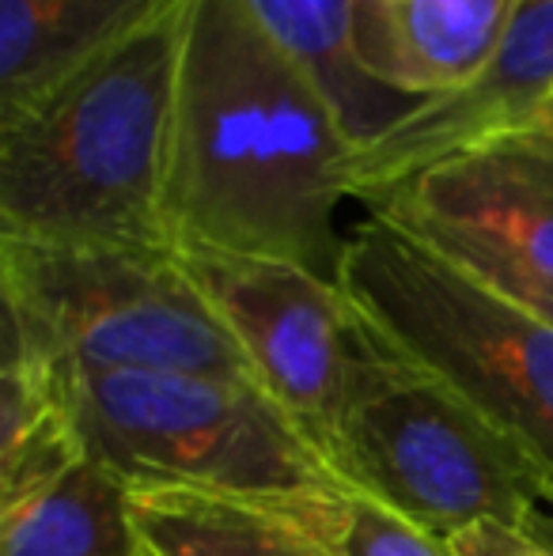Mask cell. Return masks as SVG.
<instances>
[{
    "label": "cell",
    "instance_id": "3957f363",
    "mask_svg": "<svg viewBox=\"0 0 553 556\" xmlns=\"http://www.w3.org/2000/svg\"><path fill=\"white\" fill-rule=\"evenodd\" d=\"M326 466L440 542L478 522L531 527L553 504L550 469L368 318Z\"/></svg>",
    "mask_w": 553,
    "mask_h": 556
},
{
    "label": "cell",
    "instance_id": "ffe728a7",
    "mask_svg": "<svg viewBox=\"0 0 553 556\" xmlns=\"http://www.w3.org/2000/svg\"><path fill=\"white\" fill-rule=\"evenodd\" d=\"M137 556H152V553H148V549H144V545H140V553H137Z\"/></svg>",
    "mask_w": 553,
    "mask_h": 556
},
{
    "label": "cell",
    "instance_id": "52a82bcc",
    "mask_svg": "<svg viewBox=\"0 0 553 556\" xmlns=\"http://www.w3.org/2000/svg\"><path fill=\"white\" fill-rule=\"evenodd\" d=\"M175 250L243 349L254 382L326 458L364 337V318L345 288L280 257L193 242Z\"/></svg>",
    "mask_w": 553,
    "mask_h": 556
},
{
    "label": "cell",
    "instance_id": "5bb4252c",
    "mask_svg": "<svg viewBox=\"0 0 553 556\" xmlns=\"http://www.w3.org/2000/svg\"><path fill=\"white\" fill-rule=\"evenodd\" d=\"M259 23L307 68L334 103L353 148L414 111V99L372 84L353 53V0H247Z\"/></svg>",
    "mask_w": 553,
    "mask_h": 556
},
{
    "label": "cell",
    "instance_id": "30bf717a",
    "mask_svg": "<svg viewBox=\"0 0 553 556\" xmlns=\"http://www.w3.org/2000/svg\"><path fill=\"white\" fill-rule=\"evenodd\" d=\"M524 0H353V53L372 84L402 99L466 88L493 61Z\"/></svg>",
    "mask_w": 553,
    "mask_h": 556
},
{
    "label": "cell",
    "instance_id": "4fadbf2b",
    "mask_svg": "<svg viewBox=\"0 0 553 556\" xmlns=\"http://www.w3.org/2000/svg\"><path fill=\"white\" fill-rule=\"evenodd\" d=\"M129 484L91 454L50 481L0 496V556H137Z\"/></svg>",
    "mask_w": 553,
    "mask_h": 556
},
{
    "label": "cell",
    "instance_id": "9c48e42d",
    "mask_svg": "<svg viewBox=\"0 0 553 556\" xmlns=\"http://www.w3.org/2000/svg\"><path fill=\"white\" fill-rule=\"evenodd\" d=\"M368 213H410L493 239L553 273V140L501 132L402 182L361 193Z\"/></svg>",
    "mask_w": 553,
    "mask_h": 556
},
{
    "label": "cell",
    "instance_id": "ac0fdd59",
    "mask_svg": "<svg viewBox=\"0 0 553 556\" xmlns=\"http://www.w3.org/2000/svg\"><path fill=\"white\" fill-rule=\"evenodd\" d=\"M512 132H535V137L553 140V96H550L546 103H542L531 117H527V122L519 125V129H512Z\"/></svg>",
    "mask_w": 553,
    "mask_h": 556
},
{
    "label": "cell",
    "instance_id": "2e32d148",
    "mask_svg": "<svg viewBox=\"0 0 553 556\" xmlns=\"http://www.w3.org/2000/svg\"><path fill=\"white\" fill-rule=\"evenodd\" d=\"M372 216L402 227V231L414 235L417 242H425V247H432L440 257H448L451 265L470 273V277L478 280V285H486L489 292L516 303L519 311L535 315L542 326L553 330V273L524 262L519 254L497 247V242L486 239V235L466 231V227L425 220V216H410V213H372Z\"/></svg>",
    "mask_w": 553,
    "mask_h": 556
},
{
    "label": "cell",
    "instance_id": "ba28073f",
    "mask_svg": "<svg viewBox=\"0 0 553 556\" xmlns=\"http://www.w3.org/2000/svg\"><path fill=\"white\" fill-rule=\"evenodd\" d=\"M553 96V0H524L501 50L466 88L425 99L368 144L349 148L338 178L349 198L402 182L478 140L527 122Z\"/></svg>",
    "mask_w": 553,
    "mask_h": 556
},
{
    "label": "cell",
    "instance_id": "9a60e30c",
    "mask_svg": "<svg viewBox=\"0 0 553 556\" xmlns=\"http://www.w3.org/2000/svg\"><path fill=\"white\" fill-rule=\"evenodd\" d=\"M280 504L330 545L334 556H455L448 542L349 484L311 496H280Z\"/></svg>",
    "mask_w": 553,
    "mask_h": 556
},
{
    "label": "cell",
    "instance_id": "7a4b0ae2",
    "mask_svg": "<svg viewBox=\"0 0 553 556\" xmlns=\"http://www.w3.org/2000/svg\"><path fill=\"white\" fill-rule=\"evenodd\" d=\"M193 0H171L0 125V239L175 247L167 178Z\"/></svg>",
    "mask_w": 553,
    "mask_h": 556
},
{
    "label": "cell",
    "instance_id": "6da1fadb",
    "mask_svg": "<svg viewBox=\"0 0 553 556\" xmlns=\"http://www.w3.org/2000/svg\"><path fill=\"white\" fill-rule=\"evenodd\" d=\"M345 125L247 0H193L167 178L171 242L296 262L338 280Z\"/></svg>",
    "mask_w": 553,
    "mask_h": 556
},
{
    "label": "cell",
    "instance_id": "7c38bea8",
    "mask_svg": "<svg viewBox=\"0 0 553 556\" xmlns=\"http://www.w3.org/2000/svg\"><path fill=\"white\" fill-rule=\"evenodd\" d=\"M137 538L152 556H334L285 504L193 489H129Z\"/></svg>",
    "mask_w": 553,
    "mask_h": 556
},
{
    "label": "cell",
    "instance_id": "277c9868",
    "mask_svg": "<svg viewBox=\"0 0 553 556\" xmlns=\"http://www.w3.org/2000/svg\"><path fill=\"white\" fill-rule=\"evenodd\" d=\"M84 451L129 489L311 496L341 481L254 379L58 367Z\"/></svg>",
    "mask_w": 553,
    "mask_h": 556
},
{
    "label": "cell",
    "instance_id": "5b68a950",
    "mask_svg": "<svg viewBox=\"0 0 553 556\" xmlns=\"http://www.w3.org/2000/svg\"><path fill=\"white\" fill-rule=\"evenodd\" d=\"M4 341L53 367L254 379L175 247L0 239Z\"/></svg>",
    "mask_w": 553,
    "mask_h": 556
},
{
    "label": "cell",
    "instance_id": "8fae6325",
    "mask_svg": "<svg viewBox=\"0 0 553 556\" xmlns=\"http://www.w3.org/2000/svg\"><path fill=\"white\" fill-rule=\"evenodd\" d=\"M171 0H0V125L144 27Z\"/></svg>",
    "mask_w": 553,
    "mask_h": 556
},
{
    "label": "cell",
    "instance_id": "d6986e66",
    "mask_svg": "<svg viewBox=\"0 0 553 556\" xmlns=\"http://www.w3.org/2000/svg\"><path fill=\"white\" fill-rule=\"evenodd\" d=\"M524 530H531L535 538H542L546 545H553V504L539 515V519L531 522V527H524Z\"/></svg>",
    "mask_w": 553,
    "mask_h": 556
},
{
    "label": "cell",
    "instance_id": "e0dca14e",
    "mask_svg": "<svg viewBox=\"0 0 553 556\" xmlns=\"http://www.w3.org/2000/svg\"><path fill=\"white\" fill-rule=\"evenodd\" d=\"M448 545L455 556H553V545L524 527H508V522L466 527L455 538H448Z\"/></svg>",
    "mask_w": 553,
    "mask_h": 556
},
{
    "label": "cell",
    "instance_id": "8992f818",
    "mask_svg": "<svg viewBox=\"0 0 553 556\" xmlns=\"http://www.w3.org/2000/svg\"><path fill=\"white\" fill-rule=\"evenodd\" d=\"M338 285L406 356L516 435L553 473V330L379 220L345 235Z\"/></svg>",
    "mask_w": 553,
    "mask_h": 556
}]
</instances>
